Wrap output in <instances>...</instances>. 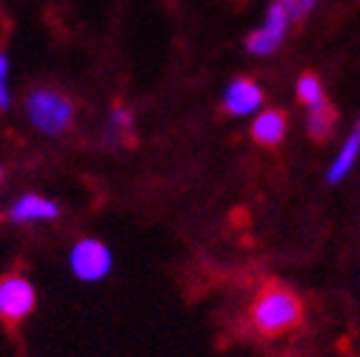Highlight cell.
Here are the masks:
<instances>
[{
	"label": "cell",
	"instance_id": "277c9868",
	"mask_svg": "<svg viewBox=\"0 0 360 357\" xmlns=\"http://www.w3.org/2000/svg\"><path fill=\"white\" fill-rule=\"evenodd\" d=\"M37 306V289L23 275H9L0 280V318L6 323L26 320Z\"/></svg>",
	"mask_w": 360,
	"mask_h": 357
},
{
	"label": "cell",
	"instance_id": "8fae6325",
	"mask_svg": "<svg viewBox=\"0 0 360 357\" xmlns=\"http://www.w3.org/2000/svg\"><path fill=\"white\" fill-rule=\"evenodd\" d=\"M295 92H297V100H300L306 109H311V106H318V103L326 100V95H323V83H321L318 74H303V77H297Z\"/></svg>",
	"mask_w": 360,
	"mask_h": 357
},
{
	"label": "cell",
	"instance_id": "3957f363",
	"mask_svg": "<svg viewBox=\"0 0 360 357\" xmlns=\"http://www.w3.org/2000/svg\"><path fill=\"white\" fill-rule=\"evenodd\" d=\"M112 266H115V254L98 238H83L69 252V269L83 283H98V280L109 278Z\"/></svg>",
	"mask_w": 360,
	"mask_h": 357
},
{
	"label": "cell",
	"instance_id": "6da1fadb",
	"mask_svg": "<svg viewBox=\"0 0 360 357\" xmlns=\"http://www.w3.org/2000/svg\"><path fill=\"white\" fill-rule=\"evenodd\" d=\"M249 320H252L257 335H263V337H281V335L292 332L303 320L300 297L295 292L283 289V286H269L252 303Z\"/></svg>",
	"mask_w": 360,
	"mask_h": 357
},
{
	"label": "cell",
	"instance_id": "5bb4252c",
	"mask_svg": "<svg viewBox=\"0 0 360 357\" xmlns=\"http://www.w3.org/2000/svg\"><path fill=\"white\" fill-rule=\"evenodd\" d=\"M281 4L286 6V12H289L292 20H303V18H309V12L314 9L318 0H281Z\"/></svg>",
	"mask_w": 360,
	"mask_h": 357
},
{
	"label": "cell",
	"instance_id": "9c48e42d",
	"mask_svg": "<svg viewBox=\"0 0 360 357\" xmlns=\"http://www.w3.org/2000/svg\"><path fill=\"white\" fill-rule=\"evenodd\" d=\"M357 160H360V120L354 123V129L349 131V138L343 141L338 157L332 160V166H329V171H326V183H340L343 177L354 169Z\"/></svg>",
	"mask_w": 360,
	"mask_h": 357
},
{
	"label": "cell",
	"instance_id": "30bf717a",
	"mask_svg": "<svg viewBox=\"0 0 360 357\" xmlns=\"http://www.w3.org/2000/svg\"><path fill=\"white\" fill-rule=\"evenodd\" d=\"M335 120H338V112L329 100L318 103V106H311L309 115H306V129H309V135L314 141H326L332 138V131H335Z\"/></svg>",
	"mask_w": 360,
	"mask_h": 357
},
{
	"label": "cell",
	"instance_id": "8992f818",
	"mask_svg": "<svg viewBox=\"0 0 360 357\" xmlns=\"http://www.w3.org/2000/svg\"><path fill=\"white\" fill-rule=\"evenodd\" d=\"M223 109L235 117H246V115H255L263 109V89L249 80V77H238L226 86L223 92Z\"/></svg>",
	"mask_w": 360,
	"mask_h": 357
},
{
	"label": "cell",
	"instance_id": "5b68a950",
	"mask_svg": "<svg viewBox=\"0 0 360 357\" xmlns=\"http://www.w3.org/2000/svg\"><path fill=\"white\" fill-rule=\"evenodd\" d=\"M289 23H292V18H289L286 6L281 4V0H275V4L269 6V12H266L263 26L255 29V32L246 37V52H249V55H257V58L272 55V52L281 46V43L286 40Z\"/></svg>",
	"mask_w": 360,
	"mask_h": 357
},
{
	"label": "cell",
	"instance_id": "ba28073f",
	"mask_svg": "<svg viewBox=\"0 0 360 357\" xmlns=\"http://www.w3.org/2000/svg\"><path fill=\"white\" fill-rule=\"evenodd\" d=\"M286 115L278 112V109H263L255 120H252V138L260 143V146H278L283 138H286Z\"/></svg>",
	"mask_w": 360,
	"mask_h": 357
},
{
	"label": "cell",
	"instance_id": "52a82bcc",
	"mask_svg": "<svg viewBox=\"0 0 360 357\" xmlns=\"http://www.w3.org/2000/svg\"><path fill=\"white\" fill-rule=\"evenodd\" d=\"M60 217V206L43 195H20L12 206H9V220L12 223H49Z\"/></svg>",
	"mask_w": 360,
	"mask_h": 357
},
{
	"label": "cell",
	"instance_id": "9a60e30c",
	"mask_svg": "<svg viewBox=\"0 0 360 357\" xmlns=\"http://www.w3.org/2000/svg\"><path fill=\"white\" fill-rule=\"evenodd\" d=\"M0 181H4V166H0Z\"/></svg>",
	"mask_w": 360,
	"mask_h": 357
},
{
	"label": "cell",
	"instance_id": "7c38bea8",
	"mask_svg": "<svg viewBox=\"0 0 360 357\" xmlns=\"http://www.w3.org/2000/svg\"><path fill=\"white\" fill-rule=\"evenodd\" d=\"M131 126H134V117L129 109H115L109 115V123H106V135L109 141H123L131 135Z\"/></svg>",
	"mask_w": 360,
	"mask_h": 357
},
{
	"label": "cell",
	"instance_id": "7a4b0ae2",
	"mask_svg": "<svg viewBox=\"0 0 360 357\" xmlns=\"http://www.w3.org/2000/svg\"><path fill=\"white\" fill-rule=\"evenodd\" d=\"M26 115L32 126L43 135H60L72 126L75 106L66 95L55 92V89H34L26 98Z\"/></svg>",
	"mask_w": 360,
	"mask_h": 357
},
{
	"label": "cell",
	"instance_id": "4fadbf2b",
	"mask_svg": "<svg viewBox=\"0 0 360 357\" xmlns=\"http://www.w3.org/2000/svg\"><path fill=\"white\" fill-rule=\"evenodd\" d=\"M9 69L12 60L6 52H0V109H9L12 106V92H9Z\"/></svg>",
	"mask_w": 360,
	"mask_h": 357
}]
</instances>
